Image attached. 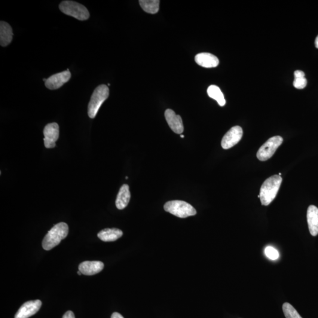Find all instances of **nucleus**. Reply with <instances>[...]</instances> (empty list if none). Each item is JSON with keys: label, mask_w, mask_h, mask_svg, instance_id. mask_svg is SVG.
Here are the masks:
<instances>
[{"label": "nucleus", "mask_w": 318, "mask_h": 318, "mask_svg": "<svg viewBox=\"0 0 318 318\" xmlns=\"http://www.w3.org/2000/svg\"><path fill=\"white\" fill-rule=\"evenodd\" d=\"M282 182V177L279 175L272 176L265 180L258 196L262 205L268 206L275 199Z\"/></svg>", "instance_id": "f257e3e1"}, {"label": "nucleus", "mask_w": 318, "mask_h": 318, "mask_svg": "<svg viewBox=\"0 0 318 318\" xmlns=\"http://www.w3.org/2000/svg\"><path fill=\"white\" fill-rule=\"evenodd\" d=\"M69 234V226L66 223L60 222L54 225L42 240V246L45 250H50L56 247Z\"/></svg>", "instance_id": "f03ea898"}, {"label": "nucleus", "mask_w": 318, "mask_h": 318, "mask_svg": "<svg viewBox=\"0 0 318 318\" xmlns=\"http://www.w3.org/2000/svg\"><path fill=\"white\" fill-rule=\"evenodd\" d=\"M109 96V88L105 84L99 85L94 90L91 95L88 106V115L91 119L96 117L100 107L108 99Z\"/></svg>", "instance_id": "7ed1b4c3"}, {"label": "nucleus", "mask_w": 318, "mask_h": 318, "mask_svg": "<svg viewBox=\"0 0 318 318\" xmlns=\"http://www.w3.org/2000/svg\"><path fill=\"white\" fill-rule=\"evenodd\" d=\"M165 211L180 218L197 215V210L191 204L182 200L167 201L164 206Z\"/></svg>", "instance_id": "20e7f679"}, {"label": "nucleus", "mask_w": 318, "mask_h": 318, "mask_svg": "<svg viewBox=\"0 0 318 318\" xmlns=\"http://www.w3.org/2000/svg\"><path fill=\"white\" fill-rule=\"evenodd\" d=\"M59 8L63 13L73 17L80 21L87 20L90 13L86 7L73 1H64L60 3Z\"/></svg>", "instance_id": "39448f33"}, {"label": "nucleus", "mask_w": 318, "mask_h": 318, "mask_svg": "<svg viewBox=\"0 0 318 318\" xmlns=\"http://www.w3.org/2000/svg\"><path fill=\"white\" fill-rule=\"evenodd\" d=\"M282 142V137L276 136L271 137L260 148L257 152V158L261 161L268 160L272 157Z\"/></svg>", "instance_id": "423d86ee"}, {"label": "nucleus", "mask_w": 318, "mask_h": 318, "mask_svg": "<svg viewBox=\"0 0 318 318\" xmlns=\"http://www.w3.org/2000/svg\"><path fill=\"white\" fill-rule=\"evenodd\" d=\"M243 130L238 126L232 127L223 136L221 145L223 149H229L236 145L242 137Z\"/></svg>", "instance_id": "0eeeda50"}, {"label": "nucleus", "mask_w": 318, "mask_h": 318, "mask_svg": "<svg viewBox=\"0 0 318 318\" xmlns=\"http://www.w3.org/2000/svg\"><path fill=\"white\" fill-rule=\"evenodd\" d=\"M44 143L45 148L52 149L56 147V142L59 138V126L56 123H49L45 126L43 131Z\"/></svg>", "instance_id": "6e6552de"}, {"label": "nucleus", "mask_w": 318, "mask_h": 318, "mask_svg": "<svg viewBox=\"0 0 318 318\" xmlns=\"http://www.w3.org/2000/svg\"><path fill=\"white\" fill-rule=\"evenodd\" d=\"M71 78V73L69 70L57 73L47 79L45 82V86L50 90H56L70 80Z\"/></svg>", "instance_id": "1a4fd4ad"}, {"label": "nucleus", "mask_w": 318, "mask_h": 318, "mask_svg": "<svg viewBox=\"0 0 318 318\" xmlns=\"http://www.w3.org/2000/svg\"><path fill=\"white\" fill-rule=\"evenodd\" d=\"M42 303L40 300L30 301L24 303L15 316V318H29L40 310Z\"/></svg>", "instance_id": "9d476101"}, {"label": "nucleus", "mask_w": 318, "mask_h": 318, "mask_svg": "<svg viewBox=\"0 0 318 318\" xmlns=\"http://www.w3.org/2000/svg\"><path fill=\"white\" fill-rule=\"evenodd\" d=\"M165 118L171 129L177 134H182L184 130L183 121L179 115H176L171 109L166 110L164 113Z\"/></svg>", "instance_id": "9b49d317"}, {"label": "nucleus", "mask_w": 318, "mask_h": 318, "mask_svg": "<svg viewBox=\"0 0 318 318\" xmlns=\"http://www.w3.org/2000/svg\"><path fill=\"white\" fill-rule=\"evenodd\" d=\"M104 264L100 261H85L79 265V270L82 275H91L99 273L103 270Z\"/></svg>", "instance_id": "f8f14e48"}, {"label": "nucleus", "mask_w": 318, "mask_h": 318, "mask_svg": "<svg viewBox=\"0 0 318 318\" xmlns=\"http://www.w3.org/2000/svg\"><path fill=\"white\" fill-rule=\"evenodd\" d=\"M195 62L204 68H213L219 65V61L213 54L208 53H199L195 56Z\"/></svg>", "instance_id": "ddd939ff"}, {"label": "nucleus", "mask_w": 318, "mask_h": 318, "mask_svg": "<svg viewBox=\"0 0 318 318\" xmlns=\"http://www.w3.org/2000/svg\"><path fill=\"white\" fill-rule=\"evenodd\" d=\"M307 221L309 230L313 237L318 234V208L316 206H309L307 211Z\"/></svg>", "instance_id": "4468645a"}, {"label": "nucleus", "mask_w": 318, "mask_h": 318, "mask_svg": "<svg viewBox=\"0 0 318 318\" xmlns=\"http://www.w3.org/2000/svg\"><path fill=\"white\" fill-rule=\"evenodd\" d=\"M131 198L129 186L124 184L119 190L117 199L116 200V206L119 210H123L126 207L129 203Z\"/></svg>", "instance_id": "2eb2a0df"}, {"label": "nucleus", "mask_w": 318, "mask_h": 318, "mask_svg": "<svg viewBox=\"0 0 318 318\" xmlns=\"http://www.w3.org/2000/svg\"><path fill=\"white\" fill-rule=\"evenodd\" d=\"M13 30L10 24L1 21L0 22V44L2 47L7 46L13 40Z\"/></svg>", "instance_id": "dca6fc26"}, {"label": "nucleus", "mask_w": 318, "mask_h": 318, "mask_svg": "<svg viewBox=\"0 0 318 318\" xmlns=\"http://www.w3.org/2000/svg\"><path fill=\"white\" fill-rule=\"evenodd\" d=\"M123 236V232L116 228L105 229L97 234V237L104 241H114Z\"/></svg>", "instance_id": "f3484780"}, {"label": "nucleus", "mask_w": 318, "mask_h": 318, "mask_svg": "<svg viewBox=\"0 0 318 318\" xmlns=\"http://www.w3.org/2000/svg\"><path fill=\"white\" fill-rule=\"evenodd\" d=\"M207 94L210 98L215 100L219 106H224L226 104L224 95L220 88L215 85H211L207 88Z\"/></svg>", "instance_id": "a211bd4d"}, {"label": "nucleus", "mask_w": 318, "mask_h": 318, "mask_svg": "<svg viewBox=\"0 0 318 318\" xmlns=\"http://www.w3.org/2000/svg\"><path fill=\"white\" fill-rule=\"evenodd\" d=\"M139 4L146 13L154 14L159 10L160 1L159 0H140Z\"/></svg>", "instance_id": "6ab92c4d"}, {"label": "nucleus", "mask_w": 318, "mask_h": 318, "mask_svg": "<svg viewBox=\"0 0 318 318\" xmlns=\"http://www.w3.org/2000/svg\"><path fill=\"white\" fill-rule=\"evenodd\" d=\"M282 309L286 318H302L298 311L289 303H284Z\"/></svg>", "instance_id": "aec40b11"}, {"label": "nucleus", "mask_w": 318, "mask_h": 318, "mask_svg": "<svg viewBox=\"0 0 318 318\" xmlns=\"http://www.w3.org/2000/svg\"><path fill=\"white\" fill-rule=\"evenodd\" d=\"M265 253L266 256L269 259L271 260H277L279 258V252L274 247L272 246H268L265 249Z\"/></svg>", "instance_id": "412c9836"}, {"label": "nucleus", "mask_w": 318, "mask_h": 318, "mask_svg": "<svg viewBox=\"0 0 318 318\" xmlns=\"http://www.w3.org/2000/svg\"><path fill=\"white\" fill-rule=\"evenodd\" d=\"M307 85V80L305 77H295L293 86L298 89H303Z\"/></svg>", "instance_id": "4be33fe9"}, {"label": "nucleus", "mask_w": 318, "mask_h": 318, "mask_svg": "<svg viewBox=\"0 0 318 318\" xmlns=\"http://www.w3.org/2000/svg\"><path fill=\"white\" fill-rule=\"evenodd\" d=\"M63 318H75V316L72 311H69L64 315Z\"/></svg>", "instance_id": "5701e85b"}, {"label": "nucleus", "mask_w": 318, "mask_h": 318, "mask_svg": "<svg viewBox=\"0 0 318 318\" xmlns=\"http://www.w3.org/2000/svg\"><path fill=\"white\" fill-rule=\"evenodd\" d=\"M295 77H305V73L301 70H296L294 73Z\"/></svg>", "instance_id": "b1692460"}, {"label": "nucleus", "mask_w": 318, "mask_h": 318, "mask_svg": "<svg viewBox=\"0 0 318 318\" xmlns=\"http://www.w3.org/2000/svg\"><path fill=\"white\" fill-rule=\"evenodd\" d=\"M111 318H124V317L118 313H114L112 314Z\"/></svg>", "instance_id": "393cba45"}, {"label": "nucleus", "mask_w": 318, "mask_h": 318, "mask_svg": "<svg viewBox=\"0 0 318 318\" xmlns=\"http://www.w3.org/2000/svg\"><path fill=\"white\" fill-rule=\"evenodd\" d=\"M315 44H316V47L318 48V36L317 38L316 39V42H315Z\"/></svg>", "instance_id": "a878e982"}, {"label": "nucleus", "mask_w": 318, "mask_h": 318, "mask_svg": "<svg viewBox=\"0 0 318 318\" xmlns=\"http://www.w3.org/2000/svg\"><path fill=\"white\" fill-rule=\"evenodd\" d=\"M78 274L79 275H81L82 274H81V272L80 271H79L78 272Z\"/></svg>", "instance_id": "bb28decb"}, {"label": "nucleus", "mask_w": 318, "mask_h": 318, "mask_svg": "<svg viewBox=\"0 0 318 318\" xmlns=\"http://www.w3.org/2000/svg\"><path fill=\"white\" fill-rule=\"evenodd\" d=\"M180 137H181L182 138H184V137H185V136L182 135V134H181V135H180Z\"/></svg>", "instance_id": "cd10ccee"}, {"label": "nucleus", "mask_w": 318, "mask_h": 318, "mask_svg": "<svg viewBox=\"0 0 318 318\" xmlns=\"http://www.w3.org/2000/svg\"><path fill=\"white\" fill-rule=\"evenodd\" d=\"M126 179H128V177H127V176L126 177Z\"/></svg>", "instance_id": "c85d7f7f"}]
</instances>
